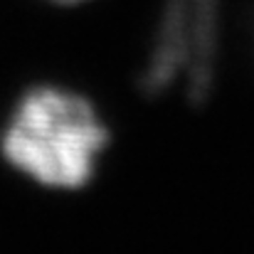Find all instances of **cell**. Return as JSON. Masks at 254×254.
Listing matches in <instances>:
<instances>
[{
  "label": "cell",
  "instance_id": "obj_1",
  "mask_svg": "<svg viewBox=\"0 0 254 254\" xmlns=\"http://www.w3.org/2000/svg\"><path fill=\"white\" fill-rule=\"evenodd\" d=\"M109 131L84 96L60 86L25 91L0 138L12 168L47 188H82L94 175Z\"/></svg>",
  "mask_w": 254,
  "mask_h": 254
},
{
  "label": "cell",
  "instance_id": "obj_2",
  "mask_svg": "<svg viewBox=\"0 0 254 254\" xmlns=\"http://www.w3.org/2000/svg\"><path fill=\"white\" fill-rule=\"evenodd\" d=\"M220 47V0H163L158 30L141 72L143 94L180 84L200 104L215 84Z\"/></svg>",
  "mask_w": 254,
  "mask_h": 254
},
{
  "label": "cell",
  "instance_id": "obj_3",
  "mask_svg": "<svg viewBox=\"0 0 254 254\" xmlns=\"http://www.w3.org/2000/svg\"><path fill=\"white\" fill-rule=\"evenodd\" d=\"M60 2H74V0H60Z\"/></svg>",
  "mask_w": 254,
  "mask_h": 254
}]
</instances>
